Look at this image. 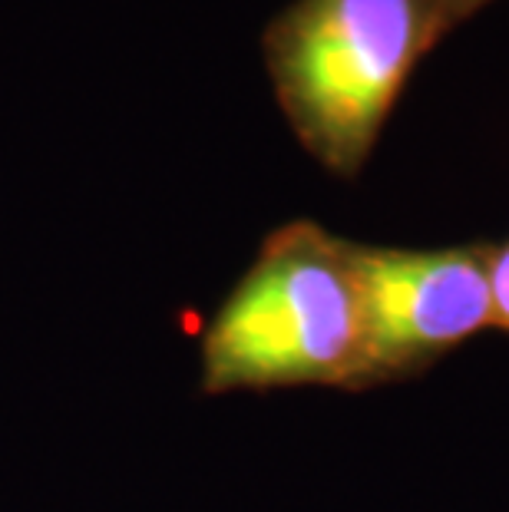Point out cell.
Instances as JSON below:
<instances>
[{
    "label": "cell",
    "instance_id": "obj_1",
    "mask_svg": "<svg viewBox=\"0 0 509 512\" xmlns=\"http://www.w3.org/2000/svg\"><path fill=\"white\" fill-rule=\"evenodd\" d=\"M361 245L298 219L275 228L202 334V390H364Z\"/></svg>",
    "mask_w": 509,
    "mask_h": 512
},
{
    "label": "cell",
    "instance_id": "obj_2",
    "mask_svg": "<svg viewBox=\"0 0 509 512\" xmlns=\"http://www.w3.org/2000/svg\"><path fill=\"white\" fill-rule=\"evenodd\" d=\"M443 0H295L262 34L281 116L331 176H361L420 60L453 34Z\"/></svg>",
    "mask_w": 509,
    "mask_h": 512
},
{
    "label": "cell",
    "instance_id": "obj_3",
    "mask_svg": "<svg viewBox=\"0 0 509 512\" xmlns=\"http://www.w3.org/2000/svg\"><path fill=\"white\" fill-rule=\"evenodd\" d=\"M486 242L447 248L361 245L367 294L364 390L404 384L493 328Z\"/></svg>",
    "mask_w": 509,
    "mask_h": 512
},
{
    "label": "cell",
    "instance_id": "obj_4",
    "mask_svg": "<svg viewBox=\"0 0 509 512\" xmlns=\"http://www.w3.org/2000/svg\"><path fill=\"white\" fill-rule=\"evenodd\" d=\"M490 261V298H493V328L509 334V238L486 248Z\"/></svg>",
    "mask_w": 509,
    "mask_h": 512
},
{
    "label": "cell",
    "instance_id": "obj_5",
    "mask_svg": "<svg viewBox=\"0 0 509 512\" xmlns=\"http://www.w3.org/2000/svg\"><path fill=\"white\" fill-rule=\"evenodd\" d=\"M443 4H447V14L453 20V27H460V24H467L473 14H480L490 0H443Z\"/></svg>",
    "mask_w": 509,
    "mask_h": 512
}]
</instances>
